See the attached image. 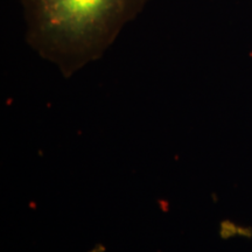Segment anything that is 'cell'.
Masks as SVG:
<instances>
[{
    "mask_svg": "<svg viewBox=\"0 0 252 252\" xmlns=\"http://www.w3.org/2000/svg\"><path fill=\"white\" fill-rule=\"evenodd\" d=\"M150 0H21L26 39L70 76L99 59Z\"/></svg>",
    "mask_w": 252,
    "mask_h": 252,
    "instance_id": "1",
    "label": "cell"
}]
</instances>
